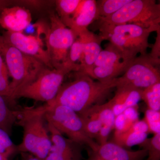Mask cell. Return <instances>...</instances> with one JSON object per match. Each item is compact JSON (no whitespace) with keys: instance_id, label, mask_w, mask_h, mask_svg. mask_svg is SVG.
<instances>
[{"instance_id":"1","label":"cell","mask_w":160,"mask_h":160,"mask_svg":"<svg viewBox=\"0 0 160 160\" xmlns=\"http://www.w3.org/2000/svg\"><path fill=\"white\" fill-rule=\"evenodd\" d=\"M76 72L74 80L62 85L55 98L46 105L67 106L82 116L93 106L103 104L117 86V78L108 82H96L88 75Z\"/></svg>"},{"instance_id":"2","label":"cell","mask_w":160,"mask_h":160,"mask_svg":"<svg viewBox=\"0 0 160 160\" xmlns=\"http://www.w3.org/2000/svg\"><path fill=\"white\" fill-rule=\"evenodd\" d=\"M17 111L16 124L23 129L22 141L17 146V153L27 152L45 160L52 146L45 122V106L25 107Z\"/></svg>"},{"instance_id":"3","label":"cell","mask_w":160,"mask_h":160,"mask_svg":"<svg viewBox=\"0 0 160 160\" xmlns=\"http://www.w3.org/2000/svg\"><path fill=\"white\" fill-rule=\"evenodd\" d=\"M157 31L153 28H144L134 24L115 26L100 24L99 35L103 40H109L119 49L122 53V61L131 62L137 57L138 54H147L149 34Z\"/></svg>"},{"instance_id":"4","label":"cell","mask_w":160,"mask_h":160,"mask_svg":"<svg viewBox=\"0 0 160 160\" xmlns=\"http://www.w3.org/2000/svg\"><path fill=\"white\" fill-rule=\"evenodd\" d=\"M98 20L105 26L132 24L159 30L160 5L154 0H131L114 14Z\"/></svg>"},{"instance_id":"5","label":"cell","mask_w":160,"mask_h":160,"mask_svg":"<svg viewBox=\"0 0 160 160\" xmlns=\"http://www.w3.org/2000/svg\"><path fill=\"white\" fill-rule=\"evenodd\" d=\"M38 36L45 35L46 49L52 67L63 68L66 63L70 47L77 37L72 30L66 27L58 15L52 13L50 24L37 25Z\"/></svg>"},{"instance_id":"6","label":"cell","mask_w":160,"mask_h":160,"mask_svg":"<svg viewBox=\"0 0 160 160\" xmlns=\"http://www.w3.org/2000/svg\"><path fill=\"white\" fill-rule=\"evenodd\" d=\"M0 46L9 76L12 78L10 82V94L7 102L18 88L33 81L46 66L38 60L24 54L5 43L1 35Z\"/></svg>"},{"instance_id":"7","label":"cell","mask_w":160,"mask_h":160,"mask_svg":"<svg viewBox=\"0 0 160 160\" xmlns=\"http://www.w3.org/2000/svg\"><path fill=\"white\" fill-rule=\"evenodd\" d=\"M70 72L65 67L50 69L46 67L33 81L18 88L8 102H12L17 99L25 98L49 102L57 95L65 76Z\"/></svg>"},{"instance_id":"8","label":"cell","mask_w":160,"mask_h":160,"mask_svg":"<svg viewBox=\"0 0 160 160\" xmlns=\"http://www.w3.org/2000/svg\"><path fill=\"white\" fill-rule=\"evenodd\" d=\"M45 118L62 134H65L69 139L82 146L95 149L99 146L91 138L86 131L81 116L67 106L56 105H44Z\"/></svg>"},{"instance_id":"9","label":"cell","mask_w":160,"mask_h":160,"mask_svg":"<svg viewBox=\"0 0 160 160\" xmlns=\"http://www.w3.org/2000/svg\"><path fill=\"white\" fill-rule=\"evenodd\" d=\"M159 65L148 54L140 55L132 61L122 77L117 78V86H130L143 90L160 82Z\"/></svg>"},{"instance_id":"10","label":"cell","mask_w":160,"mask_h":160,"mask_svg":"<svg viewBox=\"0 0 160 160\" xmlns=\"http://www.w3.org/2000/svg\"><path fill=\"white\" fill-rule=\"evenodd\" d=\"M1 36L5 43L38 60L46 67L53 69L48 52L43 46L42 40L38 35H26L23 32L6 31Z\"/></svg>"},{"instance_id":"11","label":"cell","mask_w":160,"mask_h":160,"mask_svg":"<svg viewBox=\"0 0 160 160\" xmlns=\"http://www.w3.org/2000/svg\"><path fill=\"white\" fill-rule=\"evenodd\" d=\"M147 155L145 149L132 151L108 141L95 149H89L86 160H144Z\"/></svg>"},{"instance_id":"12","label":"cell","mask_w":160,"mask_h":160,"mask_svg":"<svg viewBox=\"0 0 160 160\" xmlns=\"http://www.w3.org/2000/svg\"><path fill=\"white\" fill-rule=\"evenodd\" d=\"M78 37L82 40L83 45L79 72L91 78L93 65L102 51L101 43L103 40L100 35L94 34L88 29L80 33Z\"/></svg>"},{"instance_id":"13","label":"cell","mask_w":160,"mask_h":160,"mask_svg":"<svg viewBox=\"0 0 160 160\" xmlns=\"http://www.w3.org/2000/svg\"><path fill=\"white\" fill-rule=\"evenodd\" d=\"M98 19L96 1L82 0L75 13L70 18L63 22L78 35L88 29V27Z\"/></svg>"},{"instance_id":"14","label":"cell","mask_w":160,"mask_h":160,"mask_svg":"<svg viewBox=\"0 0 160 160\" xmlns=\"http://www.w3.org/2000/svg\"><path fill=\"white\" fill-rule=\"evenodd\" d=\"M32 20L30 11L20 6L7 7L0 14V26L7 31L22 32Z\"/></svg>"},{"instance_id":"15","label":"cell","mask_w":160,"mask_h":160,"mask_svg":"<svg viewBox=\"0 0 160 160\" xmlns=\"http://www.w3.org/2000/svg\"><path fill=\"white\" fill-rule=\"evenodd\" d=\"M116 88L114 96L106 103L117 117L127 108L138 106L142 100L143 90L125 85H118Z\"/></svg>"},{"instance_id":"16","label":"cell","mask_w":160,"mask_h":160,"mask_svg":"<svg viewBox=\"0 0 160 160\" xmlns=\"http://www.w3.org/2000/svg\"><path fill=\"white\" fill-rule=\"evenodd\" d=\"M130 62L122 61L112 66L94 67L91 78L101 82H108L114 79L125 72Z\"/></svg>"},{"instance_id":"17","label":"cell","mask_w":160,"mask_h":160,"mask_svg":"<svg viewBox=\"0 0 160 160\" xmlns=\"http://www.w3.org/2000/svg\"><path fill=\"white\" fill-rule=\"evenodd\" d=\"M149 133L136 131L131 127L122 133L114 132L112 141L125 149H129L132 146H138L148 137Z\"/></svg>"},{"instance_id":"18","label":"cell","mask_w":160,"mask_h":160,"mask_svg":"<svg viewBox=\"0 0 160 160\" xmlns=\"http://www.w3.org/2000/svg\"><path fill=\"white\" fill-rule=\"evenodd\" d=\"M122 61V57L119 49L111 43L106 49L102 50L93 65L95 67H105L112 66Z\"/></svg>"},{"instance_id":"19","label":"cell","mask_w":160,"mask_h":160,"mask_svg":"<svg viewBox=\"0 0 160 160\" xmlns=\"http://www.w3.org/2000/svg\"><path fill=\"white\" fill-rule=\"evenodd\" d=\"M17 121V111L9 108L6 99L0 94V129L10 135Z\"/></svg>"},{"instance_id":"20","label":"cell","mask_w":160,"mask_h":160,"mask_svg":"<svg viewBox=\"0 0 160 160\" xmlns=\"http://www.w3.org/2000/svg\"><path fill=\"white\" fill-rule=\"evenodd\" d=\"M83 45L81 38L78 37L69 49L66 63L63 67L70 71H80V64L83 54Z\"/></svg>"},{"instance_id":"21","label":"cell","mask_w":160,"mask_h":160,"mask_svg":"<svg viewBox=\"0 0 160 160\" xmlns=\"http://www.w3.org/2000/svg\"><path fill=\"white\" fill-rule=\"evenodd\" d=\"M96 116L99 119L102 126H107L114 129L115 116L107 103L96 105L92 107L85 114L81 116Z\"/></svg>"},{"instance_id":"22","label":"cell","mask_w":160,"mask_h":160,"mask_svg":"<svg viewBox=\"0 0 160 160\" xmlns=\"http://www.w3.org/2000/svg\"><path fill=\"white\" fill-rule=\"evenodd\" d=\"M131 1V0L96 1L98 19L110 16Z\"/></svg>"},{"instance_id":"23","label":"cell","mask_w":160,"mask_h":160,"mask_svg":"<svg viewBox=\"0 0 160 160\" xmlns=\"http://www.w3.org/2000/svg\"><path fill=\"white\" fill-rule=\"evenodd\" d=\"M142 100L146 103L148 109L160 111V82L144 89Z\"/></svg>"},{"instance_id":"24","label":"cell","mask_w":160,"mask_h":160,"mask_svg":"<svg viewBox=\"0 0 160 160\" xmlns=\"http://www.w3.org/2000/svg\"><path fill=\"white\" fill-rule=\"evenodd\" d=\"M82 0H58L56 1L58 17L62 22L70 18L75 13Z\"/></svg>"},{"instance_id":"25","label":"cell","mask_w":160,"mask_h":160,"mask_svg":"<svg viewBox=\"0 0 160 160\" xmlns=\"http://www.w3.org/2000/svg\"><path fill=\"white\" fill-rule=\"evenodd\" d=\"M138 146L147 152V160H160V133L147 138Z\"/></svg>"},{"instance_id":"26","label":"cell","mask_w":160,"mask_h":160,"mask_svg":"<svg viewBox=\"0 0 160 160\" xmlns=\"http://www.w3.org/2000/svg\"><path fill=\"white\" fill-rule=\"evenodd\" d=\"M9 74L8 69L0 46V94L7 101L10 94V82L9 80Z\"/></svg>"},{"instance_id":"27","label":"cell","mask_w":160,"mask_h":160,"mask_svg":"<svg viewBox=\"0 0 160 160\" xmlns=\"http://www.w3.org/2000/svg\"><path fill=\"white\" fill-rule=\"evenodd\" d=\"M81 117L82 118L87 134L91 138L96 139L102 128V123L101 121L94 115L81 116Z\"/></svg>"},{"instance_id":"28","label":"cell","mask_w":160,"mask_h":160,"mask_svg":"<svg viewBox=\"0 0 160 160\" xmlns=\"http://www.w3.org/2000/svg\"><path fill=\"white\" fill-rule=\"evenodd\" d=\"M16 153H17V146L12 142L9 135L0 129V154L8 159Z\"/></svg>"},{"instance_id":"29","label":"cell","mask_w":160,"mask_h":160,"mask_svg":"<svg viewBox=\"0 0 160 160\" xmlns=\"http://www.w3.org/2000/svg\"><path fill=\"white\" fill-rule=\"evenodd\" d=\"M144 120L148 125L149 133L152 132L154 134L160 133V111L147 109Z\"/></svg>"},{"instance_id":"30","label":"cell","mask_w":160,"mask_h":160,"mask_svg":"<svg viewBox=\"0 0 160 160\" xmlns=\"http://www.w3.org/2000/svg\"><path fill=\"white\" fill-rule=\"evenodd\" d=\"M134 123L131 122L125 116L123 113L116 117L114 121V132L122 133L128 130Z\"/></svg>"},{"instance_id":"31","label":"cell","mask_w":160,"mask_h":160,"mask_svg":"<svg viewBox=\"0 0 160 160\" xmlns=\"http://www.w3.org/2000/svg\"><path fill=\"white\" fill-rule=\"evenodd\" d=\"M113 128L110 126H102L96 140L99 145H102L108 142L109 135Z\"/></svg>"},{"instance_id":"32","label":"cell","mask_w":160,"mask_h":160,"mask_svg":"<svg viewBox=\"0 0 160 160\" xmlns=\"http://www.w3.org/2000/svg\"><path fill=\"white\" fill-rule=\"evenodd\" d=\"M157 32L158 33L156 42L152 47L151 52L148 55L154 62L160 64V30Z\"/></svg>"},{"instance_id":"33","label":"cell","mask_w":160,"mask_h":160,"mask_svg":"<svg viewBox=\"0 0 160 160\" xmlns=\"http://www.w3.org/2000/svg\"><path fill=\"white\" fill-rule=\"evenodd\" d=\"M137 106L129 107L123 112V113L126 118L131 122L134 123L139 120Z\"/></svg>"},{"instance_id":"34","label":"cell","mask_w":160,"mask_h":160,"mask_svg":"<svg viewBox=\"0 0 160 160\" xmlns=\"http://www.w3.org/2000/svg\"><path fill=\"white\" fill-rule=\"evenodd\" d=\"M20 154L21 160H42L27 152H22Z\"/></svg>"},{"instance_id":"35","label":"cell","mask_w":160,"mask_h":160,"mask_svg":"<svg viewBox=\"0 0 160 160\" xmlns=\"http://www.w3.org/2000/svg\"><path fill=\"white\" fill-rule=\"evenodd\" d=\"M9 2L7 1H1L0 0V14L2 13L3 9L7 8L9 6Z\"/></svg>"},{"instance_id":"36","label":"cell","mask_w":160,"mask_h":160,"mask_svg":"<svg viewBox=\"0 0 160 160\" xmlns=\"http://www.w3.org/2000/svg\"><path fill=\"white\" fill-rule=\"evenodd\" d=\"M7 159H8L6 158V157L0 154V160H6Z\"/></svg>"},{"instance_id":"37","label":"cell","mask_w":160,"mask_h":160,"mask_svg":"<svg viewBox=\"0 0 160 160\" xmlns=\"http://www.w3.org/2000/svg\"><path fill=\"white\" fill-rule=\"evenodd\" d=\"M6 160H9V159Z\"/></svg>"}]
</instances>
